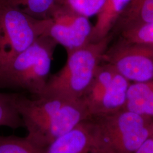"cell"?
<instances>
[{"instance_id": "obj_14", "label": "cell", "mask_w": 153, "mask_h": 153, "mask_svg": "<svg viewBox=\"0 0 153 153\" xmlns=\"http://www.w3.org/2000/svg\"><path fill=\"white\" fill-rule=\"evenodd\" d=\"M0 126L14 129L23 126L15 105L14 94L0 92Z\"/></svg>"}, {"instance_id": "obj_2", "label": "cell", "mask_w": 153, "mask_h": 153, "mask_svg": "<svg viewBox=\"0 0 153 153\" xmlns=\"http://www.w3.org/2000/svg\"><path fill=\"white\" fill-rule=\"evenodd\" d=\"M111 39L109 35L100 41L89 42L79 48L67 52L65 65L49 77L39 96L82 99L103 61Z\"/></svg>"}, {"instance_id": "obj_12", "label": "cell", "mask_w": 153, "mask_h": 153, "mask_svg": "<svg viewBox=\"0 0 153 153\" xmlns=\"http://www.w3.org/2000/svg\"><path fill=\"white\" fill-rule=\"evenodd\" d=\"M153 22V0H131L117 25L123 31Z\"/></svg>"}, {"instance_id": "obj_3", "label": "cell", "mask_w": 153, "mask_h": 153, "mask_svg": "<svg viewBox=\"0 0 153 153\" xmlns=\"http://www.w3.org/2000/svg\"><path fill=\"white\" fill-rule=\"evenodd\" d=\"M57 44L42 35L0 68V88H20L37 97L43 93Z\"/></svg>"}, {"instance_id": "obj_5", "label": "cell", "mask_w": 153, "mask_h": 153, "mask_svg": "<svg viewBox=\"0 0 153 153\" xmlns=\"http://www.w3.org/2000/svg\"><path fill=\"white\" fill-rule=\"evenodd\" d=\"M47 22L0 0V68L43 35Z\"/></svg>"}, {"instance_id": "obj_19", "label": "cell", "mask_w": 153, "mask_h": 153, "mask_svg": "<svg viewBox=\"0 0 153 153\" xmlns=\"http://www.w3.org/2000/svg\"><path fill=\"white\" fill-rule=\"evenodd\" d=\"M92 153H110L107 152H105L104 150H100L98 149H95L93 151V152Z\"/></svg>"}, {"instance_id": "obj_6", "label": "cell", "mask_w": 153, "mask_h": 153, "mask_svg": "<svg viewBox=\"0 0 153 153\" xmlns=\"http://www.w3.org/2000/svg\"><path fill=\"white\" fill-rule=\"evenodd\" d=\"M103 61L130 82L153 79V44L123 40L107 49Z\"/></svg>"}, {"instance_id": "obj_1", "label": "cell", "mask_w": 153, "mask_h": 153, "mask_svg": "<svg viewBox=\"0 0 153 153\" xmlns=\"http://www.w3.org/2000/svg\"><path fill=\"white\" fill-rule=\"evenodd\" d=\"M14 99L27 131L26 138L43 149L91 117L82 99L47 95L32 99L16 94Z\"/></svg>"}, {"instance_id": "obj_8", "label": "cell", "mask_w": 153, "mask_h": 153, "mask_svg": "<svg viewBox=\"0 0 153 153\" xmlns=\"http://www.w3.org/2000/svg\"><path fill=\"white\" fill-rule=\"evenodd\" d=\"M96 144L95 126L90 117L51 142L44 153H92Z\"/></svg>"}, {"instance_id": "obj_10", "label": "cell", "mask_w": 153, "mask_h": 153, "mask_svg": "<svg viewBox=\"0 0 153 153\" xmlns=\"http://www.w3.org/2000/svg\"><path fill=\"white\" fill-rule=\"evenodd\" d=\"M130 1L105 0L101 10L97 15L90 42H97L109 36Z\"/></svg>"}, {"instance_id": "obj_4", "label": "cell", "mask_w": 153, "mask_h": 153, "mask_svg": "<svg viewBox=\"0 0 153 153\" xmlns=\"http://www.w3.org/2000/svg\"><path fill=\"white\" fill-rule=\"evenodd\" d=\"M95 126L96 149L110 153H135L153 135V117L126 109L91 117Z\"/></svg>"}, {"instance_id": "obj_18", "label": "cell", "mask_w": 153, "mask_h": 153, "mask_svg": "<svg viewBox=\"0 0 153 153\" xmlns=\"http://www.w3.org/2000/svg\"><path fill=\"white\" fill-rule=\"evenodd\" d=\"M135 153H153V135L149 138Z\"/></svg>"}, {"instance_id": "obj_13", "label": "cell", "mask_w": 153, "mask_h": 153, "mask_svg": "<svg viewBox=\"0 0 153 153\" xmlns=\"http://www.w3.org/2000/svg\"><path fill=\"white\" fill-rule=\"evenodd\" d=\"M21 11L37 19L49 18L59 0H6Z\"/></svg>"}, {"instance_id": "obj_16", "label": "cell", "mask_w": 153, "mask_h": 153, "mask_svg": "<svg viewBox=\"0 0 153 153\" xmlns=\"http://www.w3.org/2000/svg\"><path fill=\"white\" fill-rule=\"evenodd\" d=\"M105 0H59V5L89 18L97 16L101 10Z\"/></svg>"}, {"instance_id": "obj_7", "label": "cell", "mask_w": 153, "mask_h": 153, "mask_svg": "<svg viewBox=\"0 0 153 153\" xmlns=\"http://www.w3.org/2000/svg\"><path fill=\"white\" fill-rule=\"evenodd\" d=\"M47 21L43 35L63 46L66 52L79 48L90 42L93 25L88 18L58 5Z\"/></svg>"}, {"instance_id": "obj_9", "label": "cell", "mask_w": 153, "mask_h": 153, "mask_svg": "<svg viewBox=\"0 0 153 153\" xmlns=\"http://www.w3.org/2000/svg\"><path fill=\"white\" fill-rule=\"evenodd\" d=\"M131 82L117 72L96 107L91 117L112 114L125 109L127 93Z\"/></svg>"}, {"instance_id": "obj_15", "label": "cell", "mask_w": 153, "mask_h": 153, "mask_svg": "<svg viewBox=\"0 0 153 153\" xmlns=\"http://www.w3.org/2000/svg\"><path fill=\"white\" fill-rule=\"evenodd\" d=\"M40 148L26 137L0 136V153H44Z\"/></svg>"}, {"instance_id": "obj_17", "label": "cell", "mask_w": 153, "mask_h": 153, "mask_svg": "<svg viewBox=\"0 0 153 153\" xmlns=\"http://www.w3.org/2000/svg\"><path fill=\"white\" fill-rule=\"evenodd\" d=\"M122 35L126 42L153 44V22L125 30Z\"/></svg>"}, {"instance_id": "obj_11", "label": "cell", "mask_w": 153, "mask_h": 153, "mask_svg": "<svg viewBox=\"0 0 153 153\" xmlns=\"http://www.w3.org/2000/svg\"><path fill=\"white\" fill-rule=\"evenodd\" d=\"M125 109L153 117V79L130 84Z\"/></svg>"}]
</instances>
